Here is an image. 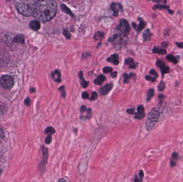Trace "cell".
<instances>
[{
	"label": "cell",
	"mask_w": 183,
	"mask_h": 182,
	"mask_svg": "<svg viewBox=\"0 0 183 182\" xmlns=\"http://www.w3.org/2000/svg\"><path fill=\"white\" fill-rule=\"evenodd\" d=\"M166 58L169 61L175 64H177L178 62V60H179L178 58H177L176 57H175L173 55H167Z\"/></svg>",
	"instance_id": "19"
},
{
	"label": "cell",
	"mask_w": 183,
	"mask_h": 182,
	"mask_svg": "<svg viewBox=\"0 0 183 182\" xmlns=\"http://www.w3.org/2000/svg\"><path fill=\"white\" fill-rule=\"evenodd\" d=\"M145 116V109L143 105H140L137 107V112L135 113V119L141 120L144 118Z\"/></svg>",
	"instance_id": "8"
},
{
	"label": "cell",
	"mask_w": 183,
	"mask_h": 182,
	"mask_svg": "<svg viewBox=\"0 0 183 182\" xmlns=\"http://www.w3.org/2000/svg\"><path fill=\"white\" fill-rule=\"evenodd\" d=\"M138 20H139V21H140V22H139V25L138 26V27H137L136 30H137L138 32H140L143 30V28H144V27L145 26V23L143 21V19H141V18H139Z\"/></svg>",
	"instance_id": "25"
},
{
	"label": "cell",
	"mask_w": 183,
	"mask_h": 182,
	"mask_svg": "<svg viewBox=\"0 0 183 182\" xmlns=\"http://www.w3.org/2000/svg\"><path fill=\"white\" fill-rule=\"evenodd\" d=\"M168 46V43L167 42H163L162 44V47L163 48H167Z\"/></svg>",
	"instance_id": "45"
},
{
	"label": "cell",
	"mask_w": 183,
	"mask_h": 182,
	"mask_svg": "<svg viewBox=\"0 0 183 182\" xmlns=\"http://www.w3.org/2000/svg\"><path fill=\"white\" fill-rule=\"evenodd\" d=\"M127 113L130 114H133L135 113V108H129L127 110Z\"/></svg>",
	"instance_id": "39"
},
{
	"label": "cell",
	"mask_w": 183,
	"mask_h": 182,
	"mask_svg": "<svg viewBox=\"0 0 183 182\" xmlns=\"http://www.w3.org/2000/svg\"><path fill=\"white\" fill-rule=\"evenodd\" d=\"M149 74H151V75H153L154 77H155L156 78L158 76V74L154 69H152L150 70Z\"/></svg>",
	"instance_id": "36"
},
{
	"label": "cell",
	"mask_w": 183,
	"mask_h": 182,
	"mask_svg": "<svg viewBox=\"0 0 183 182\" xmlns=\"http://www.w3.org/2000/svg\"><path fill=\"white\" fill-rule=\"evenodd\" d=\"M51 142H52V136H51V135H48L46 138L45 143H46V144H49Z\"/></svg>",
	"instance_id": "37"
},
{
	"label": "cell",
	"mask_w": 183,
	"mask_h": 182,
	"mask_svg": "<svg viewBox=\"0 0 183 182\" xmlns=\"http://www.w3.org/2000/svg\"><path fill=\"white\" fill-rule=\"evenodd\" d=\"M135 75L134 73H130L129 74H126V73L123 74V77H124V83H129V80H130V79L133 78V77L135 76Z\"/></svg>",
	"instance_id": "21"
},
{
	"label": "cell",
	"mask_w": 183,
	"mask_h": 182,
	"mask_svg": "<svg viewBox=\"0 0 183 182\" xmlns=\"http://www.w3.org/2000/svg\"><path fill=\"white\" fill-rule=\"evenodd\" d=\"M87 115L85 116V118L86 119H89L92 116V109L90 108H87Z\"/></svg>",
	"instance_id": "32"
},
{
	"label": "cell",
	"mask_w": 183,
	"mask_h": 182,
	"mask_svg": "<svg viewBox=\"0 0 183 182\" xmlns=\"http://www.w3.org/2000/svg\"><path fill=\"white\" fill-rule=\"evenodd\" d=\"M79 78L81 80V85L84 87V88H86L87 86H89V82L88 81H86L85 80L84 78V75H83V73L81 71H80L79 73Z\"/></svg>",
	"instance_id": "16"
},
{
	"label": "cell",
	"mask_w": 183,
	"mask_h": 182,
	"mask_svg": "<svg viewBox=\"0 0 183 182\" xmlns=\"http://www.w3.org/2000/svg\"><path fill=\"white\" fill-rule=\"evenodd\" d=\"M89 94L88 92L84 91L82 93V98L83 99H87V98H89Z\"/></svg>",
	"instance_id": "38"
},
{
	"label": "cell",
	"mask_w": 183,
	"mask_h": 182,
	"mask_svg": "<svg viewBox=\"0 0 183 182\" xmlns=\"http://www.w3.org/2000/svg\"><path fill=\"white\" fill-rule=\"evenodd\" d=\"M106 79V76L105 75H103L102 74H100L99 76L97 77V78L95 79L94 82L95 84L100 86L104 82Z\"/></svg>",
	"instance_id": "15"
},
{
	"label": "cell",
	"mask_w": 183,
	"mask_h": 182,
	"mask_svg": "<svg viewBox=\"0 0 183 182\" xmlns=\"http://www.w3.org/2000/svg\"><path fill=\"white\" fill-rule=\"evenodd\" d=\"M103 71L105 73L107 74V73L112 72L113 71V68L110 67H105V68H103Z\"/></svg>",
	"instance_id": "33"
},
{
	"label": "cell",
	"mask_w": 183,
	"mask_h": 182,
	"mask_svg": "<svg viewBox=\"0 0 183 182\" xmlns=\"http://www.w3.org/2000/svg\"><path fill=\"white\" fill-rule=\"evenodd\" d=\"M35 0H15V6L18 12L23 16L33 15Z\"/></svg>",
	"instance_id": "2"
},
{
	"label": "cell",
	"mask_w": 183,
	"mask_h": 182,
	"mask_svg": "<svg viewBox=\"0 0 183 182\" xmlns=\"http://www.w3.org/2000/svg\"><path fill=\"white\" fill-rule=\"evenodd\" d=\"M153 1H155L156 2H162L163 4H165L166 3V0H153Z\"/></svg>",
	"instance_id": "44"
},
{
	"label": "cell",
	"mask_w": 183,
	"mask_h": 182,
	"mask_svg": "<svg viewBox=\"0 0 183 182\" xmlns=\"http://www.w3.org/2000/svg\"><path fill=\"white\" fill-rule=\"evenodd\" d=\"M30 91L31 92H34L35 91V89L34 88H31Z\"/></svg>",
	"instance_id": "47"
},
{
	"label": "cell",
	"mask_w": 183,
	"mask_h": 182,
	"mask_svg": "<svg viewBox=\"0 0 183 182\" xmlns=\"http://www.w3.org/2000/svg\"><path fill=\"white\" fill-rule=\"evenodd\" d=\"M31 104V100L30 99L27 97L26 98V99L25 100V104L27 105V106H29Z\"/></svg>",
	"instance_id": "40"
},
{
	"label": "cell",
	"mask_w": 183,
	"mask_h": 182,
	"mask_svg": "<svg viewBox=\"0 0 183 182\" xmlns=\"http://www.w3.org/2000/svg\"><path fill=\"white\" fill-rule=\"evenodd\" d=\"M29 26L32 30H38L40 28V24L39 21H32L29 24Z\"/></svg>",
	"instance_id": "13"
},
{
	"label": "cell",
	"mask_w": 183,
	"mask_h": 182,
	"mask_svg": "<svg viewBox=\"0 0 183 182\" xmlns=\"http://www.w3.org/2000/svg\"><path fill=\"white\" fill-rule=\"evenodd\" d=\"M178 159V154L177 153L174 152L172 155V158L170 160V164L171 167L175 166L176 164V161Z\"/></svg>",
	"instance_id": "22"
},
{
	"label": "cell",
	"mask_w": 183,
	"mask_h": 182,
	"mask_svg": "<svg viewBox=\"0 0 183 182\" xmlns=\"http://www.w3.org/2000/svg\"><path fill=\"white\" fill-rule=\"evenodd\" d=\"M160 115V111L157 108H153L149 111L146 121V127L148 131H151L155 126L159 120Z\"/></svg>",
	"instance_id": "3"
},
{
	"label": "cell",
	"mask_w": 183,
	"mask_h": 182,
	"mask_svg": "<svg viewBox=\"0 0 183 182\" xmlns=\"http://www.w3.org/2000/svg\"><path fill=\"white\" fill-rule=\"evenodd\" d=\"M113 87V83H108L102 87H101L99 90V92L101 95H106L110 91Z\"/></svg>",
	"instance_id": "9"
},
{
	"label": "cell",
	"mask_w": 183,
	"mask_h": 182,
	"mask_svg": "<svg viewBox=\"0 0 183 182\" xmlns=\"http://www.w3.org/2000/svg\"><path fill=\"white\" fill-rule=\"evenodd\" d=\"M156 66L158 67L161 71H162V74L163 75L164 74L168 73L170 71V68L169 66L165 65V63L163 61L161 60H158L156 62Z\"/></svg>",
	"instance_id": "7"
},
{
	"label": "cell",
	"mask_w": 183,
	"mask_h": 182,
	"mask_svg": "<svg viewBox=\"0 0 183 182\" xmlns=\"http://www.w3.org/2000/svg\"><path fill=\"white\" fill-rule=\"evenodd\" d=\"M175 43L177 45V46L179 48H183V43H181V42H179V43H178V42H176Z\"/></svg>",
	"instance_id": "43"
},
{
	"label": "cell",
	"mask_w": 183,
	"mask_h": 182,
	"mask_svg": "<svg viewBox=\"0 0 183 182\" xmlns=\"http://www.w3.org/2000/svg\"><path fill=\"white\" fill-rule=\"evenodd\" d=\"M55 132V130L54 128H52V127H48L44 130L45 134L52 135L54 134Z\"/></svg>",
	"instance_id": "24"
},
{
	"label": "cell",
	"mask_w": 183,
	"mask_h": 182,
	"mask_svg": "<svg viewBox=\"0 0 183 182\" xmlns=\"http://www.w3.org/2000/svg\"><path fill=\"white\" fill-rule=\"evenodd\" d=\"M165 87V83L163 82H161L159 83V86L157 87L158 90L160 91H162L164 89Z\"/></svg>",
	"instance_id": "30"
},
{
	"label": "cell",
	"mask_w": 183,
	"mask_h": 182,
	"mask_svg": "<svg viewBox=\"0 0 183 182\" xmlns=\"http://www.w3.org/2000/svg\"><path fill=\"white\" fill-rule=\"evenodd\" d=\"M98 97V95L96 91H93L92 92V95H91V98H89L90 100L92 101H94V100H96Z\"/></svg>",
	"instance_id": "31"
},
{
	"label": "cell",
	"mask_w": 183,
	"mask_h": 182,
	"mask_svg": "<svg viewBox=\"0 0 183 182\" xmlns=\"http://www.w3.org/2000/svg\"><path fill=\"white\" fill-rule=\"evenodd\" d=\"M153 52L154 54H158L159 55H165L167 54V51L164 48H161L159 47H155L153 48Z\"/></svg>",
	"instance_id": "14"
},
{
	"label": "cell",
	"mask_w": 183,
	"mask_h": 182,
	"mask_svg": "<svg viewBox=\"0 0 183 182\" xmlns=\"http://www.w3.org/2000/svg\"><path fill=\"white\" fill-rule=\"evenodd\" d=\"M151 36H152V33L150 32V30L148 29L145 30V32L143 33V38L145 41H149L151 39Z\"/></svg>",
	"instance_id": "18"
},
{
	"label": "cell",
	"mask_w": 183,
	"mask_h": 182,
	"mask_svg": "<svg viewBox=\"0 0 183 182\" xmlns=\"http://www.w3.org/2000/svg\"><path fill=\"white\" fill-rule=\"evenodd\" d=\"M107 61L109 62L113 63L115 65H117L119 64V55L117 54H114L107 59Z\"/></svg>",
	"instance_id": "12"
},
{
	"label": "cell",
	"mask_w": 183,
	"mask_h": 182,
	"mask_svg": "<svg viewBox=\"0 0 183 182\" xmlns=\"http://www.w3.org/2000/svg\"><path fill=\"white\" fill-rule=\"evenodd\" d=\"M103 37H104V34L102 32H98L95 34L94 38L96 40H102L103 38Z\"/></svg>",
	"instance_id": "27"
},
{
	"label": "cell",
	"mask_w": 183,
	"mask_h": 182,
	"mask_svg": "<svg viewBox=\"0 0 183 182\" xmlns=\"http://www.w3.org/2000/svg\"><path fill=\"white\" fill-rule=\"evenodd\" d=\"M154 95V89H150L147 91V102H149L151 100V99L153 98V96Z\"/></svg>",
	"instance_id": "23"
},
{
	"label": "cell",
	"mask_w": 183,
	"mask_h": 182,
	"mask_svg": "<svg viewBox=\"0 0 183 182\" xmlns=\"http://www.w3.org/2000/svg\"><path fill=\"white\" fill-rule=\"evenodd\" d=\"M42 154H43V157H42V161L40 164L39 168H40V170L42 171V172H44L46 168L47 160L48 158V149L44 146H42Z\"/></svg>",
	"instance_id": "5"
},
{
	"label": "cell",
	"mask_w": 183,
	"mask_h": 182,
	"mask_svg": "<svg viewBox=\"0 0 183 182\" xmlns=\"http://www.w3.org/2000/svg\"><path fill=\"white\" fill-rule=\"evenodd\" d=\"M169 6H168L167 5H161V4H157L155 5V6L153 7V10H157V9H168L169 10V12L170 13V14H172L173 13V11H170L169 9Z\"/></svg>",
	"instance_id": "20"
},
{
	"label": "cell",
	"mask_w": 183,
	"mask_h": 182,
	"mask_svg": "<svg viewBox=\"0 0 183 182\" xmlns=\"http://www.w3.org/2000/svg\"><path fill=\"white\" fill-rule=\"evenodd\" d=\"M111 9L114 11V15L118 16V12L122 9V6L121 4L117 3H113L111 5Z\"/></svg>",
	"instance_id": "10"
},
{
	"label": "cell",
	"mask_w": 183,
	"mask_h": 182,
	"mask_svg": "<svg viewBox=\"0 0 183 182\" xmlns=\"http://www.w3.org/2000/svg\"><path fill=\"white\" fill-rule=\"evenodd\" d=\"M125 64L130 68H135L137 66L134 60L132 58H127L125 60Z\"/></svg>",
	"instance_id": "17"
},
{
	"label": "cell",
	"mask_w": 183,
	"mask_h": 182,
	"mask_svg": "<svg viewBox=\"0 0 183 182\" xmlns=\"http://www.w3.org/2000/svg\"><path fill=\"white\" fill-rule=\"evenodd\" d=\"M143 176H144V174H143V170H140V172H139V176H140V178L141 180H143Z\"/></svg>",
	"instance_id": "42"
},
{
	"label": "cell",
	"mask_w": 183,
	"mask_h": 182,
	"mask_svg": "<svg viewBox=\"0 0 183 182\" xmlns=\"http://www.w3.org/2000/svg\"><path fill=\"white\" fill-rule=\"evenodd\" d=\"M117 72H113V73H112L111 74V77L113 78H116V77L117 76Z\"/></svg>",
	"instance_id": "46"
},
{
	"label": "cell",
	"mask_w": 183,
	"mask_h": 182,
	"mask_svg": "<svg viewBox=\"0 0 183 182\" xmlns=\"http://www.w3.org/2000/svg\"><path fill=\"white\" fill-rule=\"evenodd\" d=\"M86 106H85V105L81 106V113H84L85 111H86Z\"/></svg>",
	"instance_id": "41"
},
{
	"label": "cell",
	"mask_w": 183,
	"mask_h": 182,
	"mask_svg": "<svg viewBox=\"0 0 183 182\" xmlns=\"http://www.w3.org/2000/svg\"><path fill=\"white\" fill-rule=\"evenodd\" d=\"M58 90L60 91L61 92V95L63 98H64L66 96V93H65V87L64 86H61L58 88Z\"/></svg>",
	"instance_id": "29"
},
{
	"label": "cell",
	"mask_w": 183,
	"mask_h": 182,
	"mask_svg": "<svg viewBox=\"0 0 183 182\" xmlns=\"http://www.w3.org/2000/svg\"><path fill=\"white\" fill-rule=\"evenodd\" d=\"M63 34L66 37V38H68V39H69V38H70V32H69V30L67 29H65V30H64V31H63Z\"/></svg>",
	"instance_id": "34"
},
{
	"label": "cell",
	"mask_w": 183,
	"mask_h": 182,
	"mask_svg": "<svg viewBox=\"0 0 183 182\" xmlns=\"http://www.w3.org/2000/svg\"><path fill=\"white\" fill-rule=\"evenodd\" d=\"M15 42H19V43H24V37L22 35H18L16 36L15 38H14Z\"/></svg>",
	"instance_id": "28"
},
{
	"label": "cell",
	"mask_w": 183,
	"mask_h": 182,
	"mask_svg": "<svg viewBox=\"0 0 183 182\" xmlns=\"http://www.w3.org/2000/svg\"><path fill=\"white\" fill-rule=\"evenodd\" d=\"M60 72L57 70H55L54 72H52L51 74V76L52 79L54 80L55 82L60 83L61 82V78H60Z\"/></svg>",
	"instance_id": "11"
},
{
	"label": "cell",
	"mask_w": 183,
	"mask_h": 182,
	"mask_svg": "<svg viewBox=\"0 0 183 182\" xmlns=\"http://www.w3.org/2000/svg\"><path fill=\"white\" fill-rule=\"evenodd\" d=\"M117 29L118 30L122 32L123 34L126 35L129 33V30H130V25H129V22L125 19H122L120 20Z\"/></svg>",
	"instance_id": "6"
},
{
	"label": "cell",
	"mask_w": 183,
	"mask_h": 182,
	"mask_svg": "<svg viewBox=\"0 0 183 182\" xmlns=\"http://www.w3.org/2000/svg\"><path fill=\"white\" fill-rule=\"evenodd\" d=\"M1 172H2V170H1V169H0V174H1Z\"/></svg>",
	"instance_id": "48"
},
{
	"label": "cell",
	"mask_w": 183,
	"mask_h": 182,
	"mask_svg": "<svg viewBox=\"0 0 183 182\" xmlns=\"http://www.w3.org/2000/svg\"><path fill=\"white\" fill-rule=\"evenodd\" d=\"M61 9L62 10L64 11V12H66L67 14H69L70 16L73 17V12L71 11V10L69 9L67 6H65L64 4H62L61 6Z\"/></svg>",
	"instance_id": "26"
},
{
	"label": "cell",
	"mask_w": 183,
	"mask_h": 182,
	"mask_svg": "<svg viewBox=\"0 0 183 182\" xmlns=\"http://www.w3.org/2000/svg\"><path fill=\"white\" fill-rule=\"evenodd\" d=\"M57 11L55 0H39L34 4L33 16L41 22H46L54 17Z\"/></svg>",
	"instance_id": "1"
},
{
	"label": "cell",
	"mask_w": 183,
	"mask_h": 182,
	"mask_svg": "<svg viewBox=\"0 0 183 182\" xmlns=\"http://www.w3.org/2000/svg\"><path fill=\"white\" fill-rule=\"evenodd\" d=\"M0 82L3 88L10 89L14 86V81L12 76L10 75H4L1 77L0 79Z\"/></svg>",
	"instance_id": "4"
},
{
	"label": "cell",
	"mask_w": 183,
	"mask_h": 182,
	"mask_svg": "<svg viewBox=\"0 0 183 182\" xmlns=\"http://www.w3.org/2000/svg\"><path fill=\"white\" fill-rule=\"evenodd\" d=\"M145 79L147 81H149L153 82L155 81V79L156 78H155L154 77H152V76H149V75H146V76H145Z\"/></svg>",
	"instance_id": "35"
}]
</instances>
